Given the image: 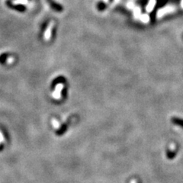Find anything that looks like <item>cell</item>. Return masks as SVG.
Wrapping results in <instances>:
<instances>
[{
  "label": "cell",
  "mask_w": 183,
  "mask_h": 183,
  "mask_svg": "<svg viewBox=\"0 0 183 183\" xmlns=\"http://www.w3.org/2000/svg\"><path fill=\"white\" fill-rule=\"evenodd\" d=\"M172 122L174 124H176L183 127V120L179 119V118H172Z\"/></svg>",
  "instance_id": "obj_4"
},
{
  "label": "cell",
  "mask_w": 183,
  "mask_h": 183,
  "mask_svg": "<svg viewBox=\"0 0 183 183\" xmlns=\"http://www.w3.org/2000/svg\"><path fill=\"white\" fill-rule=\"evenodd\" d=\"M13 60H14V59L12 58V56H11V57H9V59H8V61H9V63H12L13 62Z\"/></svg>",
  "instance_id": "obj_6"
},
{
  "label": "cell",
  "mask_w": 183,
  "mask_h": 183,
  "mask_svg": "<svg viewBox=\"0 0 183 183\" xmlns=\"http://www.w3.org/2000/svg\"><path fill=\"white\" fill-rule=\"evenodd\" d=\"M182 8H183V0L182 1Z\"/></svg>",
  "instance_id": "obj_7"
},
{
  "label": "cell",
  "mask_w": 183,
  "mask_h": 183,
  "mask_svg": "<svg viewBox=\"0 0 183 183\" xmlns=\"http://www.w3.org/2000/svg\"><path fill=\"white\" fill-rule=\"evenodd\" d=\"M3 143H5V137H4L3 134L0 131V146H2Z\"/></svg>",
  "instance_id": "obj_5"
},
{
  "label": "cell",
  "mask_w": 183,
  "mask_h": 183,
  "mask_svg": "<svg viewBox=\"0 0 183 183\" xmlns=\"http://www.w3.org/2000/svg\"><path fill=\"white\" fill-rule=\"evenodd\" d=\"M53 26V23H51L49 25H48L47 30H46L45 34H44V38H45L46 41H49L51 39V33H52V28Z\"/></svg>",
  "instance_id": "obj_2"
},
{
  "label": "cell",
  "mask_w": 183,
  "mask_h": 183,
  "mask_svg": "<svg viewBox=\"0 0 183 183\" xmlns=\"http://www.w3.org/2000/svg\"><path fill=\"white\" fill-rule=\"evenodd\" d=\"M156 4V0H150L149 3H148L147 6H146V9L147 10V12H151L153 10V9L154 8V5Z\"/></svg>",
  "instance_id": "obj_3"
},
{
  "label": "cell",
  "mask_w": 183,
  "mask_h": 183,
  "mask_svg": "<svg viewBox=\"0 0 183 183\" xmlns=\"http://www.w3.org/2000/svg\"><path fill=\"white\" fill-rule=\"evenodd\" d=\"M63 87H64V85L62 84V83H59V84H57V86H56V89H55L54 92H53V96L54 99H60V95H61L60 91H61Z\"/></svg>",
  "instance_id": "obj_1"
},
{
  "label": "cell",
  "mask_w": 183,
  "mask_h": 183,
  "mask_svg": "<svg viewBox=\"0 0 183 183\" xmlns=\"http://www.w3.org/2000/svg\"><path fill=\"white\" fill-rule=\"evenodd\" d=\"M137 183H141V182H137Z\"/></svg>",
  "instance_id": "obj_8"
}]
</instances>
